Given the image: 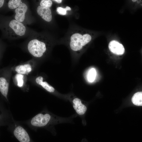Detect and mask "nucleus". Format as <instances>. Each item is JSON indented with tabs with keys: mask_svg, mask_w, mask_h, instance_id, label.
Returning a JSON list of instances; mask_svg holds the SVG:
<instances>
[{
	"mask_svg": "<svg viewBox=\"0 0 142 142\" xmlns=\"http://www.w3.org/2000/svg\"><path fill=\"white\" fill-rule=\"evenodd\" d=\"M110 51L114 54L118 55L123 54L125 52L124 48L123 45L118 41L113 40L109 44Z\"/></svg>",
	"mask_w": 142,
	"mask_h": 142,
	"instance_id": "nucleus-6",
	"label": "nucleus"
},
{
	"mask_svg": "<svg viewBox=\"0 0 142 142\" xmlns=\"http://www.w3.org/2000/svg\"><path fill=\"white\" fill-rule=\"evenodd\" d=\"M4 2V0H0V7L1 8L3 6V3Z\"/></svg>",
	"mask_w": 142,
	"mask_h": 142,
	"instance_id": "nucleus-19",
	"label": "nucleus"
},
{
	"mask_svg": "<svg viewBox=\"0 0 142 142\" xmlns=\"http://www.w3.org/2000/svg\"><path fill=\"white\" fill-rule=\"evenodd\" d=\"M73 108L77 113L80 115H83L86 113L87 108L83 104L81 100L78 98H75L72 101Z\"/></svg>",
	"mask_w": 142,
	"mask_h": 142,
	"instance_id": "nucleus-9",
	"label": "nucleus"
},
{
	"mask_svg": "<svg viewBox=\"0 0 142 142\" xmlns=\"http://www.w3.org/2000/svg\"><path fill=\"white\" fill-rule=\"evenodd\" d=\"M52 4V1L50 0H42L40 3V6L49 8L51 7Z\"/></svg>",
	"mask_w": 142,
	"mask_h": 142,
	"instance_id": "nucleus-17",
	"label": "nucleus"
},
{
	"mask_svg": "<svg viewBox=\"0 0 142 142\" xmlns=\"http://www.w3.org/2000/svg\"></svg>",
	"mask_w": 142,
	"mask_h": 142,
	"instance_id": "nucleus-22",
	"label": "nucleus"
},
{
	"mask_svg": "<svg viewBox=\"0 0 142 142\" xmlns=\"http://www.w3.org/2000/svg\"><path fill=\"white\" fill-rule=\"evenodd\" d=\"M71 10L70 8L68 6H66L65 8L61 7H58L56 9V12L59 14L64 15L66 14L67 11H70Z\"/></svg>",
	"mask_w": 142,
	"mask_h": 142,
	"instance_id": "nucleus-16",
	"label": "nucleus"
},
{
	"mask_svg": "<svg viewBox=\"0 0 142 142\" xmlns=\"http://www.w3.org/2000/svg\"><path fill=\"white\" fill-rule=\"evenodd\" d=\"M28 48L31 54L37 57H42L46 49L45 44L37 39L30 41L28 43Z\"/></svg>",
	"mask_w": 142,
	"mask_h": 142,
	"instance_id": "nucleus-4",
	"label": "nucleus"
},
{
	"mask_svg": "<svg viewBox=\"0 0 142 142\" xmlns=\"http://www.w3.org/2000/svg\"><path fill=\"white\" fill-rule=\"evenodd\" d=\"M64 122V119L45 110L38 114L26 122L31 128L36 130L39 128L48 129Z\"/></svg>",
	"mask_w": 142,
	"mask_h": 142,
	"instance_id": "nucleus-1",
	"label": "nucleus"
},
{
	"mask_svg": "<svg viewBox=\"0 0 142 142\" xmlns=\"http://www.w3.org/2000/svg\"><path fill=\"white\" fill-rule=\"evenodd\" d=\"M43 78L41 76L37 77L36 79V82L38 84L41 85L46 90L50 93L53 92L55 91L54 88L49 85L46 82H43Z\"/></svg>",
	"mask_w": 142,
	"mask_h": 142,
	"instance_id": "nucleus-11",
	"label": "nucleus"
},
{
	"mask_svg": "<svg viewBox=\"0 0 142 142\" xmlns=\"http://www.w3.org/2000/svg\"><path fill=\"white\" fill-rule=\"evenodd\" d=\"M1 124L7 125L8 128L19 142H33L27 131L14 120L9 112L4 110L1 115Z\"/></svg>",
	"mask_w": 142,
	"mask_h": 142,
	"instance_id": "nucleus-2",
	"label": "nucleus"
},
{
	"mask_svg": "<svg viewBox=\"0 0 142 142\" xmlns=\"http://www.w3.org/2000/svg\"><path fill=\"white\" fill-rule=\"evenodd\" d=\"M9 26L17 35L21 36L24 34L26 28L22 23L16 20H12L10 22Z\"/></svg>",
	"mask_w": 142,
	"mask_h": 142,
	"instance_id": "nucleus-5",
	"label": "nucleus"
},
{
	"mask_svg": "<svg viewBox=\"0 0 142 142\" xmlns=\"http://www.w3.org/2000/svg\"><path fill=\"white\" fill-rule=\"evenodd\" d=\"M137 1V0H132V1L133 2H136Z\"/></svg>",
	"mask_w": 142,
	"mask_h": 142,
	"instance_id": "nucleus-21",
	"label": "nucleus"
},
{
	"mask_svg": "<svg viewBox=\"0 0 142 142\" xmlns=\"http://www.w3.org/2000/svg\"><path fill=\"white\" fill-rule=\"evenodd\" d=\"M23 75L21 74H18L16 75V78L17 82V85L19 87H21L23 84Z\"/></svg>",
	"mask_w": 142,
	"mask_h": 142,
	"instance_id": "nucleus-18",
	"label": "nucleus"
},
{
	"mask_svg": "<svg viewBox=\"0 0 142 142\" xmlns=\"http://www.w3.org/2000/svg\"><path fill=\"white\" fill-rule=\"evenodd\" d=\"M27 8V5L21 2L19 6L15 11L16 14L14 17L16 20L20 22H23L24 19Z\"/></svg>",
	"mask_w": 142,
	"mask_h": 142,
	"instance_id": "nucleus-7",
	"label": "nucleus"
},
{
	"mask_svg": "<svg viewBox=\"0 0 142 142\" xmlns=\"http://www.w3.org/2000/svg\"><path fill=\"white\" fill-rule=\"evenodd\" d=\"M15 70L18 73L24 74L30 72L32 70L31 65L28 64L19 65L16 67Z\"/></svg>",
	"mask_w": 142,
	"mask_h": 142,
	"instance_id": "nucleus-12",
	"label": "nucleus"
},
{
	"mask_svg": "<svg viewBox=\"0 0 142 142\" xmlns=\"http://www.w3.org/2000/svg\"><path fill=\"white\" fill-rule=\"evenodd\" d=\"M53 1L55 2L58 3H60L62 1V0H54Z\"/></svg>",
	"mask_w": 142,
	"mask_h": 142,
	"instance_id": "nucleus-20",
	"label": "nucleus"
},
{
	"mask_svg": "<svg viewBox=\"0 0 142 142\" xmlns=\"http://www.w3.org/2000/svg\"><path fill=\"white\" fill-rule=\"evenodd\" d=\"M96 72L94 68H91L89 71L87 76L88 80L90 82H93L95 80Z\"/></svg>",
	"mask_w": 142,
	"mask_h": 142,
	"instance_id": "nucleus-14",
	"label": "nucleus"
},
{
	"mask_svg": "<svg viewBox=\"0 0 142 142\" xmlns=\"http://www.w3.org/2000/svg\"><path fill=\"white\" fill-rule=\"evenodd\" d=\"M37 11L38 15L44 20L48 22L51 21L52 16L51 11L50 8L39 6L37 7Z\"/></svg>",
	"mask_w": 142,
	"mask_h": 142,
	"instance_id": "nucleus-8",
	"label": "nucleus"
},
{
	"mask_svg": "<svg viewBox=\"0 0 142 142\" xmlns=\"http://www.w3.org/2000/svg\"><path fill=\"white\" fill-rule=\"evenodd\" d=\"M92 39L90 35L88 33H75L71 36L70 46L74 51H78L89 43Z\"/></svg>",
	"mask_w": 142,
	"mask_h": 142,
	"instance_id": "nucleus-3",
	"label": "nucleus"
},
{
	"mask_svg": "<svg viewBox=\"0 0 142 142\" xmlns=\"http://www.w3.org/2000/svg\"><path fill=\"white\" fill-rule=\"evenodd\" d=\"M133 103L136 106H142V92L135 93L131 98Z\"/></svg>",
	"mask_w": 142,
	"mask_h": 142,
	"instance_id": "nucleus-13",
	"label": "nucleus"
},
{
	"mask_svg": "<svg viewBox=\"0 0 142 142\" xmlns=\"http://www.w3.org/2000/svg\"><path fill=\"white\" fill-rule=\"evenodd\" d=\"M9 84L6 79L3 77L0 78V91L2 94L7 99Z\"/></svg>",
	"mask_w": 142,
	"mask_h": 142,
	"instance_id": "nucleus-10",
	"label": "nucleus"
},
{
	"mask_svg": "<svg viewBox=\"0 0 142 142\" xmlns=\"http://www.w3.org/2000/svg\"><path fill=\"white\" fill-rule=\"evenodd\" d=\"M21 0H10L8 3V7L11 9H13L18 7L21 3Z\"/></svg>",
	"mask_w": 142,
	"mask_h": 142,
	"instance_id": "nucleus-15",
	"label": "nucleus"
}]
</instances>
